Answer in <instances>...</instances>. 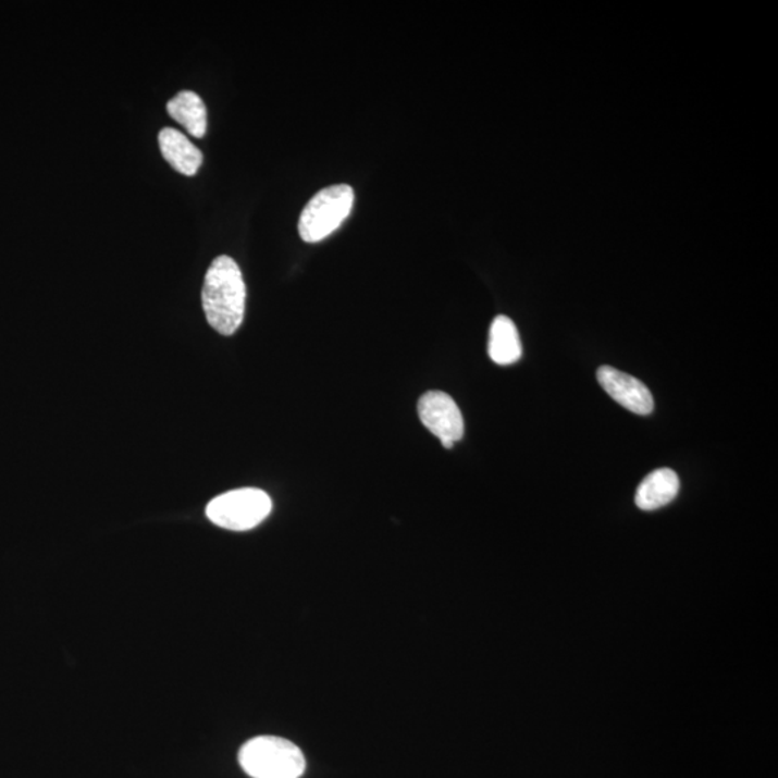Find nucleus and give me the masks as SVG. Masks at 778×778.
Instances as JSON below:
<instances>
[{"instance_id": "1", "label": "nucleus", "mask_w": 778, "mask_h": 778, "mask_svg": "<svg viewBox=\"0 0 778 778\" xmlns=\"http://www.w3.org/2000/svg\"><path fill=\"white\" fill-rule=\"evenodd\" d=\"M247 288L242 269L229 256L217 257L209 265L202 288V306L213 331L234 335L246 313Z\"/></svg>"}, {"instance_id": "2", "label": "nucleus", "mask_w": 778, "mask_h": 778, "mask_svg": "<svg viewBox=\"0 0 778 778\" xmlns=\"http://www.w3.org/2000/svg\"><path fill=\"white\" fill-rule=\"evenodd\" d=\"M238 760L252 778H300L306 770L299 746L280 737L252 738L239 750Z\"/></svg>"}, {"instance_id": "3", "label": "nucleus", "mask_w": 778, "mask_h": 778, "mask_svg": "<svg viewBox=\"0 0 778 778\" xmlns=\"http://www.w3.org/2000/svg\"><path fill=\"white\" fill-rule=\"evenodd\" d=\"M354 202L355 193L349 185H333L319 190L301 212V239L314 244L335 233L353 212Z\"/></svg>"}, {"instance_id": "4", "label": "nucleus", "mask_w": 778, "mask_h": 778, "mask_svg": "<svg viewBox=\"0 0 778 778\" xmlns=\"http://www.w3.org/2000/svg\"><path fill=\"white\" fill-rule=\"evenodd\" d=\"M273 502L265 492L255 487L222 493L207 506V517L217 527L230 531H248L269 517Z\"/></svg>"}, {"instance_id": "5", "label": "nucleus", "mask_w": 778, "mask_h": 778, "mask_svg": "<svg viewBox=\"0 0 778 778\" xmlns=\"http://www.w3.org/2000/svg\"><path fill=\"white\" fill-rule=\"evenodd\" d=\"M417 410L422 425L442 440L444 448H453V444L464 439V416L450 395L442 391H430L422 395Z\"/></svg>"}, {"instance_id": "6", "label": "nucleus", "mask_w": 778, "mask_h": 778, "mask_svg": "<svg viewBox=\"0 0 778 778\" xmlns=\"http://www.w3.org/2000/svg\"><path fill=\"white\" fill-rule=\"evenodd\" d=\"M597 380L616 403L634 415L649 416L655 408L651 391L634 376L612 367H602L597 371Z\"/></svg>"}, {"instance_id": "7", "label": "nucleus", "mask_w": 778, "mask_h": 778, "mask_svg": "<svg viewBox=\"0 0 778 778\" xmlns=\"http://www.w3.org/2000/svg\"><path fill=\"white\" fill-rule=\"evenodd\" d=\"M159 148L164 160L176 172L185 176L197 175L203 162V155L184 133L172 127L162 128L159 133Z\"/></svg>"}, {"instance_id": "8", "label": "nucleus", "mask_w": 778, "mask_h": 778, "mask_svg": "<svg viewBox=\"0 0 778 778\" xmlns=\"http://www.w3.org/2000/svg\"><path fill=\"white\" fill-rule=\"evenodd\" d=\"M680 482L672 469H657L640 483L635 505L642 510L664 508L678 496Z\"/></svg>"}, {"instance_id": "9", "label": "nucleus", "mask_w": 778, "mask_h": 778, "mask_svg": "<svg viewBox=\"0 0 778 778\" xmlns=\"http://www.w3.org/2000/svg\"><path fill=\"white\" fill-rule=\"evenodd\" d=\"M489 357L497 365L517 363L522 358V344L517 326L508 316H497L489 332Z\"/></svg>"}, {"instance_id": "10", "label": "nucleus", "mask_w": 778, "mask_h": 778, "mask_svg": "<svg viewBox=\"0 0 778 778\" xmlns=\"http://www.w3.org/2000/svg\"><path fill=\"white\" fill-rule=\"evenodd\" d=\"M168 113L182 124L190 136L202 139L207 133V107L194 91H182L169 101Z\"/></svg>"}]
</instances>
